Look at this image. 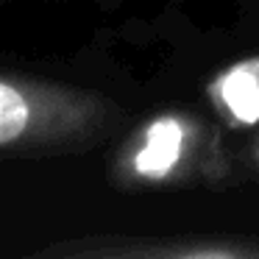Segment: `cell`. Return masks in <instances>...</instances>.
I'll return each instance as SVG.
<instances>
[{"mask_svg": "<svg viewBox=\"0 0 259 259\" xmlns=\"http://www.w3.org/2000/svg\"><path fill=\"white\" fill-rule=\"evenodd\" d=\"M112 176L120 187H170L190 181H220L226 156L214 131L184 112L151 117L128 137L114 159Z\"/></svg>", "mask_w": 259, "mask_h": 259, "instance_id": "obj_2", "label": "cell"}, {"mask_svg": "<svg viewBox=\"0 0 259 259\" xmlns=\"http://www.w3.org/2000/svg\"><path fill=\"white\" fill-rule=\"evenodd\" d=\"M214 109L234 125L259 123V56L226 67L209 84Z\"/></svg>", "mask_w": 259, "mask_h": 259, "instance_id": "obj_4", "label": "cell"}, {"mask_svg": "<svg viewBox=\"0 0 259 259\" xmlns=\"http://www.w3.org/2000/svg\"><path fill=\"white\" fill-rule=\"evenodd\" d=\"M36 259H259V245H184V242L92 240Z\"/></svg>", "mask_w": 259, "mask_h": 259, "instance_id": "obj_3", "label": "cell"}, {"mask_svg": "<svg viewBox=\"0 0 259 259\" xmlns=\"http://www.w3.org/2000/svg\"><path fill=\"white\" fill-rule=\"evenodd\" d=\"M117 106L98 92L51 81L3 75L0 81V148L3 151H67L98 140Z\"/></svg>", "mask_w": 259, "mask_h": 259, "instance_id": "obj_1", "label": "cell"}]
</instances>
